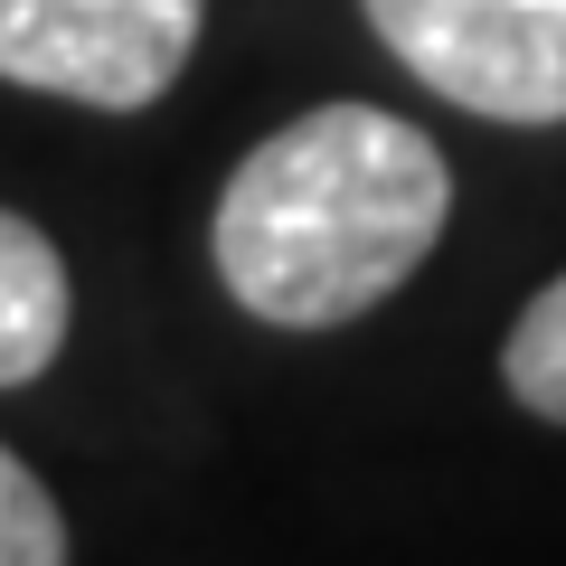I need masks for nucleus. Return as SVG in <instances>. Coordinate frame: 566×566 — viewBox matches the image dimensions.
<instances>
[{
	"label": "nucleus",
	"instance_id": "f257e3e1",
	"mask_svg": "<svg viewBox=\"0 0 566 566\" xmlns=\"http://www.w3.org/2000/svg\"><path fill=\"white\" fill-rule=\"evenodd\" d=\"M453 218V170L406 114L322 104L264 133L218 189V283L274 331H340L378 312Z\"/></svg>",
	"mask_w": 566,
	"mask_h": 566
},
{
	"label": "nucleus",
	"instance_id": "f03ea898",
	"mask_svg": "<svg viewBox=\"0 0 566 566\" xmlns=\"http://www.w3.org/2000/svg\"><path fill=\"white\" fill-rule=\"evenodd\" d=\"M416 85L482 123H566V0H359Z\"/></svg>",
	"mask_w": 566,
	"mask_h": 566
},
{
	"label": "nucleus",
	"instance_id": "7ed1b4c3",
	"mask_svg": "<svg viewBox=\"0 0 566 566\" xmlns=\"http://www.w3.org/2000/svg\"><path fill=\"white\" fill-rule=\"evenodd\" d=\"M208 0H0V76L95 114H142L180 85Z\"/></svg>",
	"mask_w": 566,
	"mask_h": 566
},
{
	"label": "nucleus",
	"instance_id": "20e7f679",
	"mask_svg": "<svg viewBox=\"0 0 566 566\" xmlns=\"http://www.w3.org/2000/svg\"><path fill=\"white\" fill-rule=\"evenodd\" d=\"M66 255L48 245V227H29L20 208H0V387H29L66 340Z\"/></svg>",
	"mask_w": 566,
	"mask_h": 566
},
{
	"label": "nucleus",
	"instance_id": "39448f33",
	"mask_svg": "<svg viewBox=\"0 0 566 566\" xmlns=\"http://www.w3.org/2000/svg\"><path fill=\"white\" fill-rule=\"evenodd\" d=\"M501 378H510V397H520L528 416L566 424V274L547 283V293H528V312L510 322Z\"/></svg>",
	"mask_w": 566,
	"mask_h": 566
},
{
	"label": "nucleus",
	"instance_id": "423d86ee",
	"mask_svg": "<svg viewBox=\"0 0 566 566\" xmlns=\"http://www.w3.org/2000/svg\"><path fill=\"white\" fill-rule=\"evenodd\" d=\"M0 566H66V520L10 444H0Z\"/></svg>",
	"mask_w": 566,
	"mask_h": 566
}]
</instances>
